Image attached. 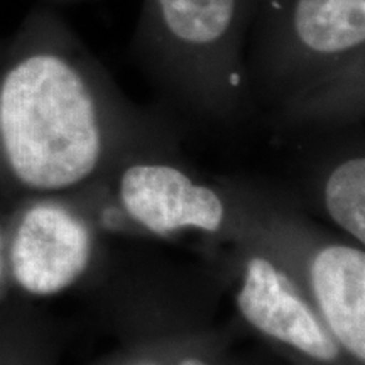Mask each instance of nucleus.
<instances>
[{
    "label": "nucleus",
    "mask_w": 365,
    "mask_h": 365,
    "mask_svg": "<svg viewBox=\"0 0 365 365\" xmlns=\"http://www.w3.org/2000/svg\"><path fill=\"white\" fill-rule=\"evenodd\" d=\"M255 0H144L139 31L164 61L203 75H235Z\"/></svg>",
    "instance_id": "nucleus-2"
},
{
    "label": "nucleus",
    "mask_w": 365,
    "mask_h": 365,
    "mask_svg": "<svg viewBox=\"0 0 365 365\" xmlns=\"http://www.w3.org/2000/svg\"><path fill=\"white\" fill-rule=\"evenodd\" d=\"M53 2H73V0H53Z\"/></svg>",
    "instance_id": "nucleus-10"
},
{
    "label": "nucleus",
    "mask_w": 365,
    "mask_h": 365,
    "mask_svg": "<svg viewBox=\"0 0 365 365\" xmlns=\"http://www.w3.org/2000/svg\"><path fill=\"white\" fill-rule=\"evenodd\" d=\"M309 286L319 318L341 352L365 362V254L345 244L319 249L309 264Z\"/></svg>",
    "instance_id": "nucleus-6"
},
{
    "label": "nucleus",
    "mask_w": 365,
    "mask_h": 365,
    "mask_svg": "<svg viewBox=\"0 0 365 365\" xmlns=\"http://www.w3.org/2000/svg\"><path fill=\"white\" fill-rule=\"evenodd\" d=\"M237 308L242 318L264 336L289 346L313 362L333 365L341 349L294 282L267 257L245 262Z\"/></svg>",
    "instance_id": "nucleus-4"
},
{
    "label": "nucleus",
    "mask_w": 365,
    "mask_h": 365,
    "mask_svg": "<svg viewBox=\"0 0 365 365\" xmlns=\"http://www.w3.org/2000/svg\"><path fill=\"white\" fill-rule=\"evenodd\" d=\"M4 266H6V261H4V245H2V234H0V282H2Z\"/></svg>",
    "instance_id": "nucleus-9"
},
{
    "label": "nucleus",
    "mask_w": 365,
    "mask_h": 365,
    "mask_svg": "<svg viewBox=\"0 0 365 365\" xmlns=\"http://www.w3.org/2000/svg\"><path fill=\"white\" fill-rule=\"evenodd\" d=\"M176 365H213V364L208 362V360L200 359V357H185V359H181Z\"/></svg>",
    "instance_id": "nucleus-8"
},
{
    "label": "nucleus",
    "mask_w": 365,
    "mask_h": 365,
    "mask_svg": "<svg viewBox=\"0 0 365 365\" xmlns=\"http://www.w3.org/2000/svg\"><path fill=\"white\" fill-rule=\"evenodd\" d=\"M328 217L357 244H365V159L354 156L341 161L325 185Z\"/></svg>",
    "instance_id": "nucleus-7"
},
{
    "label": "nucleus",
    "mask_w": 365,
    "mask_h": 365,
    "mask_svg": "<svg viewBox=\"0 0 365 365\" xmlns=\"http://www.w3.org/2000/svg\"><path fill=\"white\" fill-rule=\"evenodd\" d=\"M102 102L70 27L34 11L0 63V161L36 193L78 186L103 156Z\"/></svg>",
    "instance_id": "nucleus-1"
},
{
    "label": "nucleus",
    "mask_w": 365,
    "mask_h": 365,
    "mask_svg": "<svg viewBox=\"0 0 365 365\" xmlns=\"http://www.w3.org/2000/svg\"><path fill=\"white\" fill-rule=\"evenodd\" d=\"M91 259L90 228L70 208L54 202L31 205L14 228L7 266L22 291L48 298L83 276Z\"/></svg>",
    "instance_id": "nucleus-3"
},
{
    "label": "nucleus",
    "mask_w": 365,
    "mask_h": 365,
    "mask_svg": "<svg viewBox=\"0 0 365 365\" xmlns=\"http://www.w3.org/2000/svg\"><path fill=\"white\" fill-rule=\"evenodd\" d=\"M6 51V49H4ZM4 51H0V63H2V58H4Z\"/></svg>",
    "instance_id": "nucleus-11"
},
{
    "label": "nucleus",
    "mask_w": 365,
    "mask_h": 365,
    "mask_svg": "<svg viewBox=\"0 0 365 365\" xmlns=\"http://www.w3.org/2000/svg\"><path fill=\"white\" fill-rule=\"evenodd\" d=\"M118 196L132 220L158 235L182 228L218 232L225 222V205L217 191L171 164H132L122 173Z\"/></svg>",
    "instance_id": "nucleus-5"
}]
</instances>
